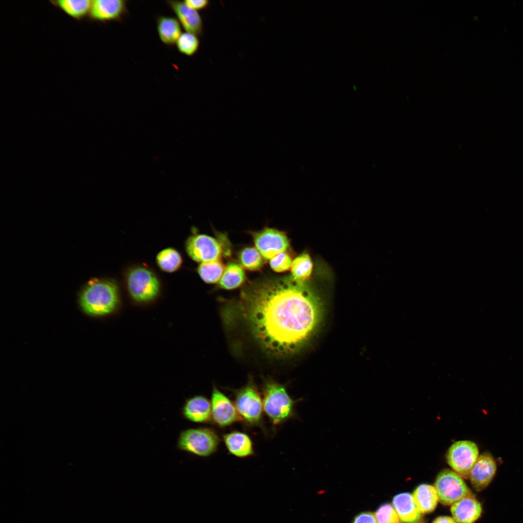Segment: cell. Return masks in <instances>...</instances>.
I'll return each mask as SVG.
<instances>
[{
    "instance_id": "obj_16",
    "label": "cell",
    "mask_w": 523,
    "mask_h": 523,
    "mask_svg": "<svg viewBox=\"0 0 523 523\" xmlns=\"http://www.w3.org/2000/svg\"><path fill=\"white\" fill-rule=\"evenodd\" d=\"M453 518L458 523H474L481 516L480 503L473 495L467 496L452 505Z\"/></svg>"
},
{
    "instance_id": "obj_5",
    "label": "cell",
    "mask_w": 523,
    "mask_h": 523,
    "mask_svg": "<svg viewBox=\"0 0 523 523\" xmlns=\"http://www.w3.org/2000/svg\"><path fill=\"white\" fill-rule=\"evenodd\" d=\"M234 404L242 422L250 426L263 427L262 399L257 387L249 381L235 391Z\"/></svg>"
},
{
    "instance_id": "obj_7",
    "label": "cell",
    "mask_w": 523,
    "mask_h": 523,
    "mask_svg": "<svg viewBox=\"0 0 523 523\" xmlns=\"http://www.w3.org/2000/svg\"><path fill=\"white\" fill-rule=\"evenodd\" d=\"M434 485L439 500L446 506L472 494L462 477L449 469H444L438 474Z\"/></svg>"
},
{
    "instance_id": "obj_6",
    "label": "cell",
    "mask_w": 523,
    "mask_h": 523,
    "mask_svg": "<svg viewBox=\"0 0 523 523\" xmlns=\"http://www.w3.org/2000/svg\"><path fill=\"white\" fill-rule=\"evenodd\" d=\"M128 292L136 301L147 302L154 299L158 294L160 283L154 274L143 267L130 269L127 275Z\"/></svg>"
},
{
    "instance_id": "obj_29",
    "label": "cell",
    "mask_w": 523,
    "mask_h": 523,
    "mask_svg": "<svg viewBox=\"0 0 523 523\" xmlns=\"http://www.w3.org/2000/svg\"><path fill=\"white\" fill-rule=\"evenodd\" d=\"M292 261L290 256L285 252H281L270 260L271 268L277 272H284L291 267Z\"/></svg>"
},
{
    "instance_id": "obj_32",
    "label": "cell",
    "mask_w": 523,
    "mask_h": 523,
    "mask_svg": "<svg viewBox=\"0 0 523 523\" xmlns=\"http://www.w3.org/2000/svg\"><path fill=\"white\" fill-rule=\"evenodd\" d=\"M432 523H457L453 518L448 516H439L436 518Z\"/></svg>"
},
{
    "instance_id": "obj_8",
    "label": "cell",
    "mask_w": 523,
    "mask_h": 523,
    "mask_svg": "<svg viewBox=\"0 0 523 523\" xmlns=\"http://www.w3.org/2000/svg\"><path fill=\"white\" fill-rule=\"evenodd\" d=\"M478 455V448L476 443L462 440L456 442L450 446L446 457L449 465L462 477L467 478Z\"/></svg>"
},
{
    "instance_id": "obj_23",
    "label": "cell",
    "mask_w": 523,
    "mask_h": 523,
    "mask_svg": "<svg viewBox=\"0 0 523 523\" xmlns=\"http://www.w3.org/2000/svg\"><path fill=\"white\" fill-rule=\"evenodd\" d=\"M245 278V272L242 268L237 264L232 263L225 268L219 284L222 288L231 290L240 286Z\"/></svg>"
},
{
    "instance_id": "obj_22",
    "label": "cell",
    "mask_w": 523,
    "mask_h": 523,
    "mask_svg": "<svg viewBox=\"0 0 523 523\" xmlns=\"http://www.w3.org/2000/svg\"><path fill=\"white\" fill-rule=\"evenodd\" d=\"M156 262L163 271L172 273L177 271L182 264V258L176 249L169 247L161 251L157 254Z\"/></svg>"
},
{
    "instance_id": "obj_2",
    "label": "cell",
    "mask_w": 523,
    "mask_h": 523,
    "mask_svg": "<svg viewBox=\"0 0 523 523\" xmlns=\"http://www.w3.org/2000/svg\"><path fill=\"white\" fill-rule=\"evenodd\" d=\"M119 301L117 285L112 281L99 278L89 280L81 290L79 303L82 310L92 316L109 314Z\"/></svg>"
},
{
    "instance_id": "obj_3",
    "label": "cell",
    "mask_w": 523,
    "mask_h": 523,
    "mask_svg": "<svg viewBox=\"0 0 523 523\" xmlns=\"http://www.w3.org/2000/svg\"><path fill=\"white\" fill-rule=\"evenodd\" d=\"M262 402L263 412L274 425L281 424L294 415L295 401L285 387L275 381L265 382Z\"/></svg>"
},
{
    "instance_id": "obj_31",
    "label": "cell",
    "mask_w": 523,
    "mask_h": 523,
    "mask_svg": "<svg viewBox=\"0 0 523 523\" xmlns=\"http://www.w3.org/2000/svg\"><path fill=\"white\" fill-rule=\"evenodd\" d=\"M184 2L190 8L199 11L207 8L210 4L207 0H185Z\"/></svg>"
},
{
    "instance_id": "obj_24",
    "label": "cell",
    "mask_w": 523,
    "mask_h": 523,
    "mask_svg": "<svg viewBox=\"0 0 523 523\" xmlns=\"http://www.w3.org/2000/svg\"><path fill=\"white\" fill-rule=\"evenodd\" d=\"M225 268L219 260L201 262L198 268V273L206 283L219 281Z\"/></svg>"
},
{
    "instance_id": "obj_10",
    "label": "cell",
    "mask_w": 523,
    "mask_h": 523,
    "mask_svg": "<svg viewBox=\"0 0 523 523\" xmlns=\"http://www.w3.org/2000/svg\"><path fill=\"white\" fill-rule=\"evenodd\" d=\"M253 238L256 249L266 260H270L277 254L284 252L289 245L284 233L272 228L255 233Z\"/></svg>"
},
{
    "instance_id": "obj_15",
    "label": "cell",
    "mask_w": 523,
    "mask_h": 523,
    "mask_svg": "<svg viewBox=\"0 0 523 523\" xmlns=\"http://www.w3.org/2000/svg\"><path fill=\"white\" fill-rule=\"evenodd\" d=\"M183 417L192 422L207 423L212 421L211 403L202 395L187 399L182 407Z\"/></svg>"
},
{
    "instance_id": "obj_14",
    "label": "cell",
    "mask_w": 523,
    "mask_h": 523,
    "mask_svg": "<svg viewBox=\"0 0 523 523\" xmlns=\"http://www.w3.org/2000/svg\"><path fill=\"white\" fill-rule=\"evenodd\" d=\"M167 5L175 15L185 31L198 36L203 32V22L199 13L188 7L184 1L167 0Z\"/></svg>"
},
{
    "instance_id": "obj_30",
    "label": "cell",
    "mask_w": 523,
    "mask_h": 523,
    "mask_svg": "<svg viewBox=\"0 0 523 523\" xmlns=\"http://www.w3.org/2000/svg\"><path fill=\"white\" fill-rule=\"evenodd\" d=\"M353 523H377L375 515L371 512H363L357 514Z\"/></svg>"
},
{
    "instance_id": "obj_19",
    "label": "cell",
    "mask_w": 523,
    "mask_h": 523,
    "mask_svg": "<svg viewBox=\"0 0 523 523\" xmlns=\"http://www.w3.org/2000/svg\"><path fill=\"white\" fill-rule=\"evenodd\" d=\"M223 439L229 452L237 457L245 458L254 454L252 441L244 432L233 431L224 434Z\"/></svg>"
},
{
    "instance_id": "obj_4",
    "label": "cell",
    "mask_w": 523,
    "mask_h": 523,
    "mask_svg": "<svg viewBox=\"0 0 523 523\" xmlns=\"http://www.w3.org/2000/svg\"><path fill=\"white\" fill-rule=\"evenodd\" d=\"M220 441L218 435L212 429L189 428L180 433L177 447L197 456L207 457L216 451Z\"/></svg>"
},
{
    "instance_id": "obj_11",
    "label": "cell",
    "mask_w": 523,
    "mask_h": 523,
    "mask_svg": "<svg viewBox=\"0 0 523 523\" xmlns=\"http://www.w3.org/2000/svg\"><path fill=\"white\" fill-rule=\"evenodd\" d=\"M125 0H94L88 17L92 21L106 23L120 22L128 14Z\"/></svg>"
},
{
    "instance_id": "obj_25",
    "label": "cell",
    "mask_w": 523,
    "mask_h": 523,
    "mask_svg": "<svg viewBox=\"0 0 523 523\" xmlns=\"http://www.w3.org/2000/svg\"><path fill=\"white\" fill-rule=\"evenodd\" d=\"M312 267L311 260L308 254L304 253L299 256L292 262V278L296 281L303 282L310 276Z\"/></svg>"
},
{
    "instance_id": "obj_1",
    "label": "cell",
    "mask_w": 523,
    "mask_h": 523,
    "mask_svg": "<svg viewBox=\"0 0 523 523\" xmlns=\"http://www.w3.org/2000/svg\"><path fill=\"white\" fill-rule=\"evenodd\" d=\"M241 306L256 339L275 355L291 353L302 345L321 315L317 297L292 277L252 283L242 292Z\"/></svg>"
},
{
    "instance_id": "obj_20",
    "label": "cell",
    "mask_w": 523,
    "mask_h": 523,
    "mask_svg": "<svg viewBox=\"0 0 523 523\" xmlns=\"http://www.w3.org/2000/svg\"><path fill=\"white\" fill-rule=\"evenodd\" d=\"M413 496L421 513L433 511L439 500L435 487L426 484L417 486L413 492Z\"/></svg>"
},
{
    "instance_id": "obj_9",
    "label": "cell",
    "mask_w": 523,
    "mask_h": 523,
    "mask_svg": "<svg viewBox=\"0 0 523 523\" xmlns=\"http://www.w3.org/2000/svg\"><path fill=\"white\" fill-rule=\"evenodd\" d=\"M185 248L192 260L201 263L219 260L222 252V247L215 239L201 234L190 236L186 240Z\"/></svg>"
},
{
    "instance_id": "obj_28",
    "label": "cell",
    "mask_w": 523,
    "mask_h": 523,
    "mask_svg": "<svg viewBox=\"0 0 523 523\" xmlns=\"http://www.w3.org/2000/svg\"><path fill=\"white\" fill-rule=\"evenodd\" d=\"M377 523H400V519L393 505L386 503L382 505L375 514Z\"/></svg>"
},
{
    "instance_id": "obj_17",
    "label": "cell",
    "mask_w": 523,
    "mask_h": 523,
    "mask_svg": "<svg viewBox=\"0 0 523 523\" xmlns=\"http://www.w3.org/2000/svg\"><path fill=\"white\" fill-rule=\"evenodd\" d=\"M392 505L400 521L404 523H416L421 519V513L413 495L409 493L395 495L393 498Z\"/></svg>"
},
{
    "instance_id": "obj_21",
    "label": "cell",
    "mask_w": 523,
    "mask_h": 523,
    "mask_svg": "<svg viewBox=\"0 0 523 523\" xmlns=\"http://www.w3.org/2000/svg\"><path fill=\"white\" fill-rule=\"evenodd\" d=\"M50 2L73 19L80 21L89 16L92 0H57Z\"/></svg>"
},
{
    "instance_id": "obj_26",
    "label": "cell",
    "mask_w": 523,
    "mask_h": 523,
    "mask_svg": "<svg viewBox=\"0 0 523 523\" xmlns=\"http://www.w3.org/2000/svg\"><path fill=\"white\" fill-rule=\"evenodd\" d=\"M175 45L180 53L191 57L198 51L200 46V41L198 35L185 31L182 32Z\"/></svg>"
},
{
    "instance_id": "obj_18",
    "label": "cell",
    "mask_w": 523,
    "mask_h": 523,
    "mask_svg": "<svg viewBox=\"0 0 523 523\" xmlns=\"http://www.w3.org/2000/svg\"><path fill=\"white\" fill-rule=\"evenodd\" d=\"M157 32L161 42L165 46H172L181 35L182 26L176 17L160 15L156 18Z\"/></svg>"
},
{
    "instance_id": "obj_13",
    "label": "cell",
    "mask_w": 523,
    "mask_h": 523,
    "mask_svg": "<svg viewBox=\"0 0 523 523\" xmlns=\"http://www.w3.org/2000/svg\"><path fill=\"white\" fill-rule=\"evenodd\" d=\"M496 472V464L494 458L490 453L485 452L478 457L468 478L474 489L480 492L490 484Z\"/></svg>"
},
{
    "instance_id": "obj_27",
    "label": "cell",
    "mask_w": 523,
    "mask_h": 523,
    "mask_svg": "<svg viewBox=\"0 0 523 523\" xmlns=\"http://www.w3.org/2000/svg\"><path fill=\"white\" fill-rule=\"evenodd\" d=\"M239 259L242 266L249 270H258L263 263L262 256L254 247H246L243 249L240 254Z\"/></svg>"
},
{
    "instance_id": "obj_12",
    "label": "cell",
    "mask_w": 523,
    "mask_h": 523,
    "mask_svg": "<svg viewBox=\"0 0 523 523\" xmlns=\"http://www.w3.org/2000/svg\"><path fill=\"white\" fill-rule=\"evenodd\" d=\"M211 403L212 420L218 427L224 428L242 422L234 403L215 387L213 389Z\"/></svg>"
}]
</instances>
